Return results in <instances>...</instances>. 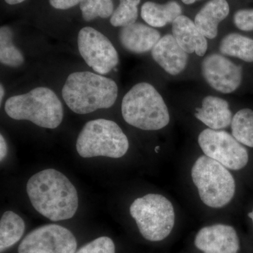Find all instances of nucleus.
<instances>
[{"instance_id":"nucleus-1","label":"nucleus","mask_w":253,"mask_h":253,"mask_svg":"<svg viewBox=\"0 0 253 253\" xmlns=\"http://www.w3.org/2000/svg\"><path fill=\"white\" fill-rule=\"evenodd\" d=\"M26 191L33 208L50 220H66L77 212V190L56 169H44L31 176Z\"/></svg>"},{"instance_id":"nucleus-2","label":"nucleus","mask_w":253,"mask_h":253,"mask_svg":"<svg viewBox=\"0 0 253 253\" xmlns=\"http://www.w3.org/2000/svg\"><path fill=\"white\" fill-rule=\"evenodd\" d=\"M118 94L116 82L88 71L71 73L62 89L63 99L68 108L82 115L109 109L116 102Z\"/></svg>"},{"instance_id":"nucleus-3","label":"nucleus","mask_w":253,"mask_h":253,"mask_svg":"<svg viewBox=\"0 0 253 253\" xmlns=\"http://www.w3.org/2000/svg\"><path fill=\"white\" fill-rule=\"evenodd\" d=\"M121 111L129 126L146 131L159 130L170 121L163 96L151 84H136L123 97Z\"/></svg>"},{"instance_id":"nucleus-4","label":"nucleus","mask_w":253,"mask_h":253,"mask_svg":"<svg viewBox=\"0 0 253 253\" xmlns=\"http://www.w3.org/2000/svg\"><path fill=\"white\" fill-rule=\"evenodd\" d=\"M4 110L12 119L31 121L47 129L58 127L63 118V105L57 95L44 86L11 96L5 103Z\"/></svg>"},{"instance_id":"nucleus-5","label":"nucleus","mask_w":253,"mask_h":253,"mask_svg":"<svg viewBox=\"0 0 253 253\" xmlns=\"http://www.w3.org/2000/svg\"><path fill=\"white\" fill-rule=\"evenodd\" d=\"M191 174L200 199L208 207H224L234 198L235 179L229 169L217 161L201 156L193 165Z\"/></svg>"},{"instance_id":"nucleus-6","label":"nucleus","mask_w":253,"mask_h":253,"mask_svg":"<svg viewBox=\"0 0 253 253\" xmlns=\"http://www.w3.org/2000/svg\"><path fill=\"white\" fill-rule=\"evenodd\" d=\"M76 149L84 158H120L127 152L129 141L117 123L101 118L84 125L78 135Z\"/></svg>"},{"instance_id":"nucleus-7","label":"nucleus","mask_w":253,"mask_h":253,"mask_svg":"<svg viewBox=\"0 0 253 253\" xmlns=\"http://www.w3.org/2000/svg\"><path fill=\"white\" fill-rule=\"evenodd\" d=\"M129 212L141 236L152 242L166 239L175 223L172 203L161 194H149L138 198L131 204Z\"/></svg>"},{"instance_id":"nucleus-8","label":"nucleus","mask_w":253,"mask_h":253,"mask_svg":"<svg viewBox=\"0 0 253 253\" xmlns=\"http://www.w3.org/2000/svg\"><path fill=\"white\" fill-rule=\"evenodd\" d=\"M198 142L204 155L231 170H240L249 163L247 149L227 131L208 128L200 133Z\"/></svg>"},{"instance_id":"nucleus-9","label":"nucleus","mask_w":253,"mask_h":253,"mask_svg":"<svg viewBox=\"0 0 253 253\" xmlns=\"http://www.w3.org/2000/svg\"><path fill=\"white\" fill-rule=\"evenodd\" d=\"M78 46L86 64L99 74H108L119 63L117 50L109 38L94 28H82L78 33Z\"/></svg>"},{"instance_id":"nucleus-10","label":"nucleus","mask_w":253,"mask_h":253,"mask_svg":"<svg viewBox=\"0 0 253 253\" xmlns=\"http://www.w3.org/2000/svg\"><path fill=\"white\" fill-rule=\"evenodd\" d=\"M78 243L71 231L47 224L32 231L18 246V253H75Z\"/></svg>"},{"instance_id":"nucleus-11","label":"nucleus","mask_w":253,"mask_h":253,"mask_svg":"<svg viewBox=\"0 0 253 253\" xmlns=\"http://www.w3.org/2000/svg\"><path fill=\"white\" fill-rule=\"evenodd\" d=\"M201 71L206 83L222 94L234 92L242 83V67L224 55H208L201 64Z\"/></svg>"},{"instance_id":"nucleus-12","label":"nucleus","mask_w":253,"mask_h":253,"mask_svg":"<svg viewBox=\"0 0 253 253\" xmlns=\"http://www.w3.org/2000/svg\"><path fill=\"white\" fill-rule=\"evenodd\" d=\"M194 244L204 253H238L240 241L233 226L217 224L205 226L196 234Z\"/></svg>"},{"instance_id":"nucleus-13","label":"nucleus","mask_w":253,"mask_h":253,"mask_svg":"<svg viewBox=\"0 0 253 253\" xmlns=\"http://www.w3.org/2000/svg\"><path fill=\"white\" fill-rule=\"evenodd\" d=\"M155 62L171 76H177L185 70L189 61V54L186 52L172 34L161 37L151 50Z\"/></svg>"},{"instance_id":"nucleus-14","label":"nucleus","mask_w":253,"mask_h":253,"mask_svg":"<svg viewBox=\"0 0 253 253\" xmlns=\"http://www.w3.org/2000/svg\"><path fill=\"white\" fill-rule=\"evenodd\" d=\"M161 38V33L156 28L141 23L128 25L121 28L119 32L121 45L134 54L151 51Z\"/></svg>"},{"instance_id":"nucleus-15","label":"nucleus","mask_w":253,"mask_h":253,"mask_svg":"<svg viewBox=\"0 0 253 253\" xmlns=\"http://www.w3.org/2000/svg\"><path fill=\"white\" fill-rule=\"evenodd\" d=\"M172 36L188 54L204 56L207 52V38L198 29L191 18L181 15L172 23Z\"/></svg>"},{"instance_id":"nucleus-16","label":"nucleus","mask_w":253,"mask_h":253,"mask_svg":"<svg viewBox=\"0 0 253 253\" xmlns=\"http://www.w3.org/2000/svg\"><path fill=\"white\" fill-rule=\"evenodd\" d=\"M195 116L208 128L215 130L231 126L233 118L227 101L214 96H207L203 99L201 107L196 109Z\"/></svg>"},{"instance_id":"nucleus-17","label":"nucleus","mask_w":253,"mask_h":253,"mask_svg":"<svg viewBox=\"0 0 253 253\" xmlns=\"http://www.w3.org/2000/svg\"><path fill=\"white\" fill-rule=\"evenodd\" d=\"M230 11L226 0H210L195 17L196 27L207 39H214L218 34V26Z\"/></svg>"},{"instance_id":"nucleus-18","label":"nucleus","mask_w":253,"mask_h":253,"mask_svg":"<svg viewBox=\"0 0 253 253\" xmlns=\"http://www.w3.org/2000/svg\"><path fill=\"white\" fill-rule=\"evenodd\" d=\"M182 13L180 4L174 0L161 4L146 1L141 6V16L145 22L153 28H163L172 23Z\"/></svg>"},{"instance_id":"nucleus-19","label":"nucleus","mask_w":253,"mask_h":253,"mask_svg":"<svg viewBox=\"0 0 253 253\" xmlns=\"http://www.w3.org/2000/svg\"><path fill=\"white\" fill-rule=\"evenodd\" d=\"M219 49L224 56L237 58L245 62H253V39L249 37L229 33L221 39Z\"/></svg>"},{"instance_id":"nucleus-20","label":"nucleus","mask_w":253,"mask_h":253,"mask_svg":"<svg viewBox=\"0 0 253 253\" xmlns=\"http://www.w3.org/2000/svg\"><path fill=\"white\" fill-rule=\"evenodd\" d=\"M26 224L22 218L12 211H6L0 220V251L4 252L20 241Z\"/></svg>"},{"instance_id":"nucleus-21","label":"nucleus","mask_w":253,"mask_h":253,"mask_svg":"<svg viewBox=\"0 0 253 253\" xmlns=\"http://www.w3.org/2000/svg\"><path fill=\"white\" fill-rule=\"evenodd\" d=\"M231 134L244 146L253 148V111L240 110L234 115L231 123Z\"/></svg>"},{"instance_id":"nucleus-22","label":"nucleus","mask_w":253,"mask_h":253,"mask_svg":"<svg viewBox=\"0 0 253 253\" xmlns=\"http://www.w3.org/2000/svg\"><path fill=\"white\" fill-rule=\"evenodd\" d=\"M0 61L9 67H18L24 63V56L13 44V31L9 26L0 28Z\"/></svg>"},{"instance_id":"nucleus-23","label":"nucleus","mask_w":253,"mask_h":253,"mask_svg":"<svg viewBox=\"0 0 253 253\" xmlns=\"http://www.w3.org/2000/svg\"><path fill=\"white\" fill-rule=\"evenodd\" d=\"M141 0H120V4L111 16V25L114 27H125L136 23L138 18V6Z\"/></svg>"},{"instance_id":"nucleus-24","label":"nucleus","mask_w":253,"mask_h":253,"mask_svg":"<svg viewBox=\"0 0 253 253\" xmlns=\"http://www.w3.org/2000/svg\"><path fill=\"white\" fill-rule=\"evenodd\" d=\"M80 8L83 19L87 22L98 17H111L114 11L113 0H83Z\"/></svg>"},{"instance_id":"nucleus-25","label":"nucleus","mask_w":253,"mask_h":253,"mask_svg":"<svg viewBox=\"0 0 253 253\" xmlns=\"http://www.w3.org/2000/svg\"><path fill=\"white\" fill-rule=\"evenodd\" d=\"M75 253H116V246L111 238L101 236L84 245Z\"/></svg>"},{"instance_id":"nucleus-26","label":"nucleus","mask_w":253,"mask_h":253,"mask_svg":"<svg viewBox=\"0 0 253 253\" xmlns=\"http://www.w3.org/2000/svg\"><path fill=\"white\" fill-rule=\"evenodd\" d=\"M234 23L241 31H253V9H240L234 15Z\"/></svg>"},{"instance_id":"nucleus-27","label":"nucleus","mask_w":253,"mask_h":253,"mask_svg":"<svg viewBox=\"0 0 253 253\" xmlns=\"http://www.w3.org/2000/svg\"><path fill=\"white\" fill-rule=\"evenodd\" d=\"M83 0H49V4L54 9L66 10L80 4Z\"/></svg>"},{"instance_id":"nucleus-28","label":"nucleus","mask_w":253,"mask_h":253,"mask_svg":"<svg viewBox=\"0 0 253 253\" xmlns=\"http://www.w3.org/2000/svg\"><path fill=\"white\" fill-rule=\"evenodd\" d=\"M7 152V144H6L4 136L2 134H1L0 135V161H1V162L6 158Z\"/></svg>"},{"instance_id":"nucleus-29","label":"nucleus","mask_w":253,"mask_h":253,"mask_svg":"<svg viewBox=\"0 0 253 253\" xmlns=\"http://www.w3.org/2000/svg\"><path fill=\"white\" fill-rule=\"evenodd\" d=\"M8 4L15 5L18 4H21L23 1H26V0H4Z\"/></svg>"},{"instance_id":"nucleus-30","label":"nucleus","mask_w":253,"mask_h":253,"mask_svg":"<svg viewBox=\"0 0 253 253\" xmlns=\"http://www.w3.org/2000/svg\"><path fill=\"white\" fill-rule=\"evenodd\" d=\"M4 87H3L2 84H1L0 85V102L1 103V101H2L3 97H4Z\"/></svg>"},{"instance_id":"nucleus-31","label":"nucleus","mask_w":253,"mask_h":253,"mask_svg":"<svg viewBox=\"0 0 253 253\" xmlns=\"http://www.w3.org/2000/svg\"><path fill=\"white\" fill-rule=\"evenodd\" d=\"M197 1H199V0H181V1H182L184 4L187 5L194 4V3Z\"/></svg>"},{"instance_id":"nucleus-32","label":"nucleus","mask_w":253,"mask_h":253,"mask_svg":"<svg viewBox=\"0 0 253 253\" xmlns=\"http://www.w3.org/2000/svg\"><path fill=\"white\" fill-rule=\"evenodd\" d=\"M249 217L250 218H251V220H252L253 221V211H251V212H250L249 213Z\"/></svg>"}]
</instances>
